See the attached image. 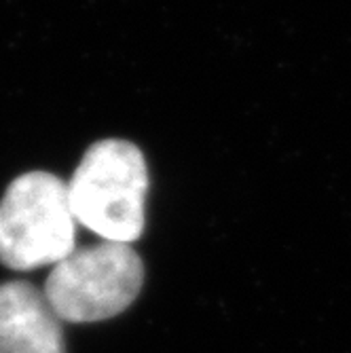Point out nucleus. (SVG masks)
<instances>
[{"mask_svg": "<svg viewBox=\"0 0 351 353\" xmlns=\"http://www.w3.org/2000/svg\"><path fill=\"white\" fill-rule=\"evenodd\" d=\"M68 184L77 224L104 241H136L146 224L148 168L127 140H102L87 148Z\"/></svg>", "mask_w": 351, "mask_h": 353, "instance_id": "nucleus-1", "label": "nucleus"}, {"mask_svg": "<svg viewBox=\"0 0 351 353\" xmlns=\"http://www.w3.org/2000/svg\"><path fill=\"white\" fill-rule=\"evenodd\" d=\"M77 248L68 184L49 172L15 178L0 199V263L17 269L57 265Z\"/></svg>", "mask_w": 351, "mask_h": 353, "instance_id": "nucleus-2", "label": "nucleus"}, {"mask_svg": "<svg viewBox=\"0 0 351 353\" xmlns=\"http://www.w3.org/2000/svg\"><path fill=\"white\" fill-rule=\"evenodd\" d=\"M144 265L130 243L102 241L74 248L53 265L45 299L61 322L89 324L114 317L142 290Z\"/></svg>", "mask_w": 351, "mask_h": 353, "instance_id": "nucleus-3", "label": "nucleus"}, {"mask_svg": "<svg viewBox=\"0 0 351 353\" xmlns=\"http://www.w3.org/2000/svg\"><path fill=\"white\" fill-rule=\"evenodd\" d=\"M0 353H66L61 319L32 283H0Z\"/></svg>", "mask_w": 351, "mask_h": 353, "instance_id": "nucleus-4", "label": "nucleus"}]
</instances>
